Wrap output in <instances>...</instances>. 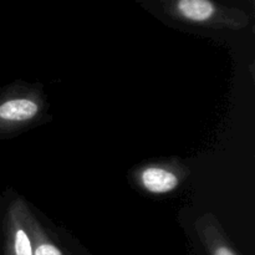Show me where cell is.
<instances>
[{"mask_svg": "<svg viewBox=\"0 0 255 255\" xmlns=\"http://www.w3.org/2000/svg\"><path fill=\"white\" fill-rule=\"evenodd\" d=\"M65 254H66V255H75L74 253H71V252H69V251L65 252Z\"/></svg>", "mask_w": 255, "mask_h": 255, "instance_id": "obj_7", "label": "cell"}, {"mask_svg": "<svg viewBox=\"0 0 255 255\" xmlns=\"http://www.w3.org/2000/svg\"><path fill=\"white\" fill-rule=\"evenodd\" d=\"M191 176V169L178 157L144 162L129 172V182L151 196L174 192Z\"/></svg>", "mask_w": 255, "mask_h": 255, "instance_id": "obj_3", "label": "cell"}, {"mask_svg": "<svg viewBox=\"0 0 255 255\" xmlns=\"http://www.w3.org/2000/svg\"><path fill=\"white\" fill-rule=\"evenodd\" d=\"M49 102L40 84L15 81L0 90V139H10L49 121Z\"/></svg>", "mask_w": 255, "mask_h": 255, "instance_id": "obj_2", "label": "cell"}, {"mask_svg": "<svg viewBox=\"0 0 255 255\" xmlns=\"http://www.w3.org/2000/svg\"><path fill=\"white\" fill-rule=\"evenodd\" d=\"M21 213L32 242V255H66L25 199L21 201Z\"/></svg>", "mask_w": 255, "mask_h": 255, "instance_id": "obj_6", "label": "cell"}, {"mask_svg": "<svg viewBox=\"0 0 255 255\" xmlns=\"http://www.w3.org/2000/svg\"><path fill=\"white\" fill-rule=\"evenodd\" d=\"M179 25L216 31H243L252 25V16L238 6L218 0H137Z\"/></svg>", "mask_w": 255, "mask_h": 255, "instance_id": "obj_1", "label": "cell"}, {"mask_svg": "<svg viewBox=\"0 0 255 255\" xmlns=\"http://www.w3.org/2000/svg\"><path fill=\"white\" fill-rule=\"evenodd\" d=\"M2 1V0H0V2H1Z\"/></svg>", "mask_w": 255, "mask_h": 255, "instance_id": "obj_8", "label": "cell"}, {"mask_svg": "<svg viewBox=\"0 0 255 255\" xmlns=\"http://www.w3.org/2000/svg\"><path fill=\"white\" fill-rule=\"evenodd\" d=\"M194 231L208 255H239L218 217L204 213L197 218Z\"/></svg>", "mask_w": 255, "mask_h": 255, "instance_id": "obj_5", "label": "cell"}, {"mask_svg": "<svg viewBox=\"0 0 255 255\" xmlns=\"http://www.w3.org/2000/svg\"><path fill=\"white\" fill-rule=\"evenodd\" d=\"M21 197L7 203L1 219L2 255H32V242L21 213Z\"/></svg>", "mask_w": 255, "mask_h": 255, "instance_id": "obj_4", "label": "cell"}]
</instances>
